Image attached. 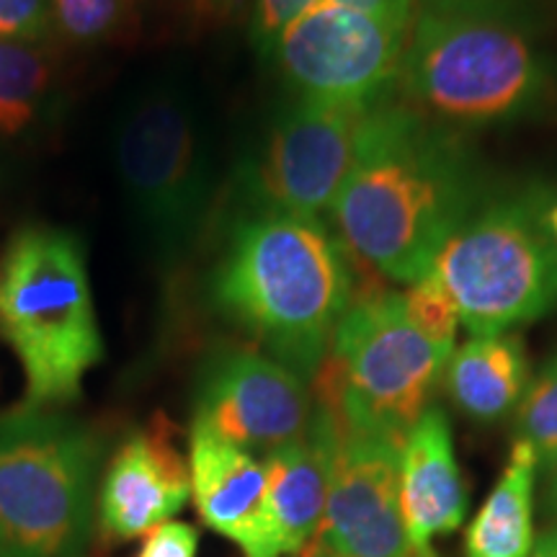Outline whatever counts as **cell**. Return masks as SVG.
<instances>
[{
	"mask_svg": "<svg viewBox=\"0 0 557 557\" xmlns=\"http://www.w3.org/2000/svg\"><path fill=\"white\" fill-rule=\"evenodd\" d=\"M475 165L455 129L389 96L367 111L331 218L348 253L413 284L475 212Z\"/></svg>",
	"mask_w": 557,
	"mask_h": 557,
	"instance_id": "6da1fadb",
	"label": "cell"
},
{
	"mask_svg": "<svg viewBox=\"0 0 557 557\" xmlns=\"http://www.w3.org/2000/svg\"><path fill=\"white\" fill-rule=\"evenodd\" d=\"M212 292L230 320L302 380L318 377L357 297L344 243L320 220L271 209L235 227Z\"/></svg>",
	"mask_w": 557,
	"mask_h": 557,
	"instance_id": "7a4b0ae2",
	"label": "cell"
},
{
	"mask_svg": "<svg viewBox=\"0 0 557 557\" xmlns=\"http://www.w3.org/2000/svg\"><path fill=\"white\" fill-rule=\"evenodd\" d=\"M547 67L511 13L423 5L393 96L447 129L517 122L537 109Z\"/></svg>",
	"mask_w": 557,
	"mask_h": 557,
	"instance_id": "3957f363",
	"label": "cell"
},
{
	"mask_svg": "<svg viewBox=\"0 0 557 557\" xmlns=\"http://www.w3.org/2000/svg\"><path fill=\"white\" fill-rule=\"evenodd\" d=\"M0 333L26 374L29 408L65 406L103 359L86 253L73 233L21 227L0 259Z\"/></svg>",
	"mask_w": 557,
	"mask_h": 557,
	"instance_id": "277c9868",
	"label": "cell"
},
{
	"mask_svg": "<svg viewBox=\"0 0 557 557\" xmlns=\"http://www.w3.org/2000/svg\"><path fill=\"white\" fill-rule=\"evenodd\" d=\"M451 354L416 331L398 292H364L341 318L320 367L318 403L338 434L406 442Z\"/></svg>",
	"mask_w": 557,
	"mask_h": 557,
	"instance_id": "5b68a950",
	"label": "cell"
},
{
	"mask_svg": "<svg viewBox=\"0 0 557 557\" xmlns=\"http://www.w3.org/2000/svg\"><path fill=\"white\" fill-rule=\"evenodd\" d=\"M101 444L50 408L0 413V547L11 557H78L94 521Z\"/></svg>",
	"mask_w": 557,
	"mask_h": 557,
	"instance_id": "8992f818",
	"label": "cell"
},
{
	"mask_svg": "<svg viewBox=\"0 0 557 557\" xmlns=\"http://www.w3.org/2000/svg\"><path fill=\"white\" fill-rule=\"evenodd\" d=\"M545 194H517L472 212L438 250L459 323L472 336H498L557 310V243Z\"/></svg>",
	"mask_w": 557,
	"mask_h": 557,
	"instance_id": "52a82bcc",
	"label": "cell"
},
{
	"mask_svg": "<svg viewBox=\"0 0 557 557\" xmlns=\"http://www.w3.org/2000/svg\"><path fill=\"white\" fill-rule=\"evenodd\" d=\"M124 199L160 256L189 246L209 201L205 135L191 101L173 83L132 96L114 137Z\"/></svg>",
	"mask_w": 557,
	"mask_h": 557,
	"instance_id": "ba28073f",
	"label": "cell"
},
{
	"mask_svg": "<svg viewBox=\"0 0 557 557\" xmlns=\"http://www.w3.org/2000/svg\"><path fill=\"white\" fill-rule=\"evenodd\" d=\"M408 32L323 0L284 32L271 58L302 99L369 109L393 96Z\"/></svg>",
	"mask_w": 557,
	"mask_h": 557,
	"instance_id": "9c48e42d",
	"label": "cell"
},
{
	"mask_svg": "<svg viewBox=\"0 0 557 557\" xmlns=\"http://www.w3.org/2000/svg\"><path fill=\"white\" fill-rule=\"evenodd\" d=\"M369 109L299 99L284 111L250 178L261 209L323 222L354 169Z\"/></svg>",
	"mask_w": 557,
	"mask_h": 557,
	"instance_id": "30bf717a",
	"label": "cell"
},
{
	"mask_svg": "<svg viewBox=\"0 0 557 557\" xmlns=\"http://www.w3.org/2000/svg\"><path fill=\"white\" fill-rule=\"evenodd\" d=\"M315 410L308 380L282 361L230 351L207 367L194 421L263 459L308 434Z\"/></svg>",
	"mask_w": 557,
	"mask_h": 557,
	"instance_id": "8fae6325",
	"label": "cell"
},
{
	"mask_svg": "<svg viewBox=\"0 0 557 557\" xmlns=\"http://www.w3.org/2000/svg\"><path fill=\"white\" fill-rule=\"evenodd\" d=\"M323 524L312 549L336 557H418L400 511V442L338 434ZM305 555V553H302ZM299 555V557H302Z\"/></svg>",
	"mask_w": 557,
	"mask_h": 557,
	"instance_id": "7c38bea8",
	"label": "cell"
},
{
	"mask_svg": "<svg viewBox=\"0 0 557 557\" xmlns=\"http://www.w3.org/2000/svg\"><path fill=\"white\" fill-rule=\"evenodd\" d=\"M189 478L199 517L212 532L235 542L246 557H284L261 457L194 421Z\"/></svg>",
	"mask_w": 557,
	"mask_h": 557,
	"instance_id": "4fadbf2b",
	"label": "cell"
},
{
	"mask_svg": "<svg viewBox=\"0 0 557 557\" xmlns=\"http://www.w3.org/2000/svg\"><path fill=\"white\" fill-rule=\"evenodd\" d=\"M191 496L189 462L165 426L132 434L101 480V527L114 540H135L171 521Z\"/></svg>",
	"mask_w": 557,
	"mask_h": 557,
	"instance_id": "5bb4252c",
	"label": "cell"
},
{
	"mask_svg": "<svg viewBox=\"0 0 557 557\" xmlns=\"http://www.w3.org/2000/svg\"><path fill=\"white\" fill-rule=\"evenodd\" d=\"M400 511L416 553H434V540L457 532L468 517V487L449 418L438 406L423 410L403 442Z\"/></svg>",
	"mask_w": 557,
	"mask_h": 557,
	"instance_id": "9a60e30c",
	"label": "cell"
},
{
	"mask_svg": "<svg viewBox=\"0 0 557 557\" xmlns=\"http://www.w3.org/2000/svg\"><path fill=\"white\" fill-rule=\"evenodd\" d=\"M338 438L331 410L318 403L308 434L263 457L271 517L284 555L308 553L318 537L331 496Z\"/></svg>",
	"mask_w": 557,
	"mask_h": 557,
	"instance_id": "2e32d148",
	"label": "cell"
},
{
	"mask_svg": "<svg viewBox=\"0 0 557 557\" xmlns=\"http://www.w3.org/2000/svg\"><path fill=\"white\" fill-rule=\"evenodd\" d=\"M444 372L455 406L483 423L517 410L529 385L524 344L511 333L472 336L451 351Z\"/></svg>",
	"mask_w": 557,
	"mask_h": 557,
	"instance_id": "e0dca14e",
	"label": "cell"
},
{
	"mask_svg": "<svg viewBox=\"0 0 557 557\" xmlns=\"http://www.w3.org/2000/svg\"><path fill=\"white\" fill-rule=\"evenodd\" d=\"M540 459L524 438H513L511 455L496 487L468 527L465 557H529L534 532V487Z\"/></svg>",
	"mask_w": 557,
	"mask_h": 557,
	"instance_id": "ac0fdd59",
	"label": "cell"
},
{
	"mask_svg": "<svg viewBox=\"0 0 557 557\" xmlns=\"http://www.w3.org/2000/svg\"><path fill=\"white\" fill-rule=\"evenodd\" d=\"M58 70L39 45L0 37V137L45 127L58 111Z\"/></svg>",
	"mask_w": 557,
	"mask_h": 557,
	"instance_id": "d6986e66",
	"label": "cell"
},
{
	"mask_svg": "<svg viewBox=\"0 0 557 557\" xmlns=\"http://www.w3.org/2000/svg\"><path fill=\"white\" fill-rule=\"evenodd\" d=\"M517 438L537 451L540 468L545 470L557 459V354L540 369V374L527 385L513 416Z\"/></svg>",
	"mask_w": 557,
	"mask_h": 557,
	"instance_id": "ffe728a7",
	"label": "cell"
},
{
	"mask_svg": "<svg viewBox=\"0 0 557 557\" xmlns=\"http://www.w3.org/2000/svg\"><path fill=\"white\" fill-rule=\"evenodd\" d=\"M403 308H406V315L418 333H423L431 344L444 348V351H455L459 310L455 297L434 267L403 292Z\"/></svg>",
	"mask_w": 557,
	"mask_h": 557,
	"instance_id": "44dd1931",
	"label": "cell"
},
{
	"mask_svg": "<svg viewBox=\"0 0 557 557\" xmlns=\"http://www.w3.org/2000/svg\"><path fill=\"white\" fill-rule=\"evenodd\" d=\"M129 11V0H52V21L62 37L90 45L116 32Z\"/></svg>",
	"mask_w": 557,
	"mask_h": 557,
	"instance_id": "7402d4cb",
	"label": "cell"
},
{
	"mask_svg": "<svg viewBox=\"0 0 557 557\" xmlns=\"http://www.w3.org/2000/svg\"><path fill=\"white\" fill-rule=\"evenodd\" d=\"M323 0H253L250 16V41L261 54L271 58L278 39L289 26H295L305 13H310Z\"/></svg>",
	"mask_w": 557,
	"mask_h": 557,
	"instance_id": "603a6c76",
	"label": "cell"
},
{
	"mask_svg": "<svg viewBox=\"0 0 557 557\" xmlns=\"http://www.w3.org/2000/svg\"><path fill=\"white\" fill-rule=\"evenodd\" d=\"M52 0H0V37L39 45L52 34Z\"/></svg>",
	"mask_w": 557,
	"mask_h": 557,
	"instance_id": "cb8c5ba5",
	"label": "cell"
},
{
	"mask_svg": "<svg viewBox=\"0 0 557 557\" xmlns=\"http://www.w3.org/2000/svg\"><path fill=\"white\" fill-rule=\"evenodd\" d=\"M199 534L184 521H165L145 534L137 557H197Z\"/></svg>",
	"mask_w": 557,
	"mask_h": 557,
	"instance_id": "d4e9b609",
	"label": "cell"
},
{
	"mask_svg": "<svg viewBox=\"0 0 557 557\" xmlns=\"http://www.w3.org/2000/svg\"><path fill=\"white\" fill-rule=\"evenodd\" d=\"M329 3L367 13V16L387 21V24L410 26L413 24V11L418 0H329Z\"/></svg>",
	"mask_w": 557,
	"mask_h": 557,
	"instance_id": "484cf974",
	"label": "cell"
},
{
	"mask_svg": "<svg viewBox=\"0 0 557 557\" xmlns=\"http://www.w3.org/2000/svg\"><path fill=\"white\" fill-rule=\"evenodd\" d=\"M429 5H451V9H480V11H500L508 13L517 0H426Z\"/></svg>",
	"mask_w": 557,
	"mask_h": 557,
	"instance_id": "4316f807",
	"label": "cell"
},
{
	"mask_svg": "<svg viewBox=\"0 0 557 557\" xmlns=\"http://www.w3.org/2000/svg\"><path fill=\"white\" fill-rule=\"evenodd\" d=\"M545 513L557 521V459L545 468Z\"/></svg>",
	"mask_w": 557,
	"mask_h": 557,
	"instance_id": "83f0119b",
	"label": "cell"
},
{
	"mask_svg": "<svg viewBox=\"0 0 557 557\" xmlns=\"http://www.w3.org/2000/svg\"><path fill=\"white\" fill-rule=\"evenodd\" d=\"M529 557H557V521L547 529L542 537L534 542V549Z\"/></svg>",
	"mask_w": 557,
	"mask_h": 557,
	"instance_id": "f1b7e54d",
	"label": "cell"
},
{
	"mask_svg": "<svg viewBox=\"0 0 557 557\" xmlns=\"http://www.w3.org/2000/svg\"><path fill=\"white\" fill-rule=\"evenodd\" d=\"M545 222H547V230H549V235H553L555 243H557V199H555V201H549V205H547Z\"/></svg>",
	"mask_w": 557,
	"mask_h": 557,
	"instance_id": "f546056e",
	"label": "cell"
},
{
	"mask_svg": "<svg viewBox=\"0 0 557 557\" xmlns=\"http://www.w3.org/2000/svg\"><path fill=\"white\" fill-rule=\"evenodd\" d=\"M302 557H336L331 553H323V549H312V553H305ZM418 557H436V553H429V555H418Z\"/></svg>",
	"mask_w": 557,
	"mask_h": 557,
	"instance_id": "4dcf8cb0",
	"label": "cell"
},
{
	"mask_svg": "<svg viewBox=\"0 0 557 557\" xmlns=\"http://www.w3.org/2000/svg\"><path fill=\"white\" fill-rule=\"evenodd\" d=\"M0 557H11V555H9V553H5V549H3V547H0Z\"/></svg>",
	"mask_w": 557,
	"mask_h": 557,
	"instance_id": "1f68e13d",
	"label": "cell"
},
{
	"mask_svg": "<svg viewBox=\"0 0 557 557\" xmlns=\"http://www.w3.org/2000/svg\"><path fill=\"white\" fill-rule=\"evenodd\" d=\"M205 3H207V0H205Z\"/></svg>",
	"mask_w": 557,
	"mask_h": 557,
	"instance_id": "d6a6232c",
	"label": "cell"
}]
</instances>
